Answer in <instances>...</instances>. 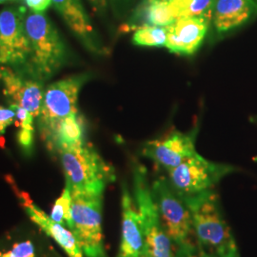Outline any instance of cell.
<instances>
[{
  "mask_svg": "<svg viewBox=\"0 0 257 257\" xmlns=\"http://www.w3.org/2000/svg\"><path fill=\"white\" fill-rule=\"evenodd\" d=\"M182 198L192 214L198 248L220 257H240L236 241L223 215L216 193L210 190Z\"/></svg>",
  "mask_w": 257,
  "mask_h": 257,
  "instance_id": "obj_1",
  "label": "cell"
},
{
  "mask_svg": "<svg viewBox=\"0 0 257 257\" xmlns=\"http://www.w3.org/2000/svg\"><path fill=\"white\" fill-rule=\"evenodd\" d=\"M25 30L30 55L24 74L44 83L67 64L68 48L44 13L27 12Z\"/></svg>",
  "mask_w": 257,
  "mask_h": 257,
  "instance_id": "obj_2",
  "label": "cell"
},
{
  "mask_svg": "<svg viewBox=\"0 0 257 257\" xmlns=\"http://www.w3.org/2000/svg\"><path fill=\"white\" fill-rule=\"evenodd\" d=\"M64 172L66 185L72 192L104 193L115 178V171L91 144L70 148L57 154Z\"/></svg>",
  "mask_w": 257,
  "mask_h": 257,
  "instance_id": "obj_3",
  "label": "cell"
},
{
  "mask_svg": "<svg viewBox=\"0 0 257 257\" xmlns=\"http://www.w3.org/2000/svg\"><path fill=\"white\" fill-rule=\"evenodd\" d=\"M133 193L147 257H174L173 243L152 195L147 168L139 162L133 165Z\"/></svg>",
  "mask_w": 257,
  "mask_h": 257,
  "instance_id": "obj_4",
  "label": "cell"
},
{
  "mask_svg": "<svg viewBox=\"0 0 257 257\" xmlns=\"http://www.w3.org/2000/svg\"><path fill=\"white\" fill-rule=\"evenodd\" d=\"M92 74L83 73L66 77L49 85L44 90L37 118L40 137L44 141L57 123L79 112L78 97L83 86L90 81Z\"/></svg>",
  "mask_w": 257,
  "mask_h": 257,
  "instance_id": "obj_5",
  "label": "cell"
},
{
  "mask_svg": "<svg viewBox=\"0 0 257 257\" xmlns=\"http://www.w3.org/2000/svg\"><path fill=\"white\" fill-rule=\"evenodd\" d=\"M151 191L167 234L175 248L196 246L192 239L194 232L191 211L168 178H156L151 183Z\"/></svg>",
  "mask_w": 257,
  "mask_h": 257,
  "instance_id": "obj_6",
  "label": "cell"
},
{
  "mask_svg": "<svg viewBox=\"0 0 257 257\" xmlns=\"http://www.w3.org/2000/svg\"><path fill=\"white\" fill-rule=\"evenodd\" d=\"M72 192V191H71ZM71 230L85 257H107L102 231L103 193L72 192Z\"/></svg>",
  "mask_w": 257,
  "mask_h": 257,
  "instance_id": "obj_7",
  "label": "cell"
},
{
  "mask_svg": "<svg viewBox=\"0 0 257 257\" xmlns=\"http://www.w3.org/2000/svg\"><path fill=\"white\" fill-rule=\"evenodd\" d=\"M235 166L210 161L198 153L168 171V180L181 197L213 190L227 175L238 172Z\"/></svg>",
  "mask_w": 257,
  "mask_h": 257,
  "instance_id": "obj_8",
  "label": "cell"
},
{
  "mask_svg": "<svg viewBox=\"0 0 257 257\" xmlns=\"http://www.w3.org/2000/svg\"><path fill=\"white\" fill-rule=\"evenodd\" d=\"M27 10L8 7L0 12V66L25 74L30 46L25 30Z\"/></svg>",
  "mask_w": 257,
  "mask_h": 257,
  "instance_id": "obj_9",
  "label": "cell"
},
{
  "mask_svg": "<svg viewBox=\"0 0 257 257\" xmlns=\"http://www.w3.org/2000/svg\"><path fill=\"white\" fill-rule=\"evenodd\" d=\"M197 127L188 133L174 131L163 138L145 142L141 148V155L168 172L197 154Z\"/></svg>",
  "mask_w": 257,
  "mask_h": 257,
  "instance_id": "obj_10",
  "label": "cell"
},
{
  "mask_svg": "<svg viewBox=\"0 0 257 257\" xmlns=\"http://www.w3.org/2000/svg\"><path fill=\"white\" fill-rule=\"evenodd\" d=\"M49 238L35 223L17 227L0 239V257H62Z\"/></svg>",
  "mask_w": 257,
  "mask_h": 257,
  "instance_id": "obj_11",
  "label": "cell"
},
{
  "mask_svg": "<svg viewBox=\"0 0 257 257\" xmlns=\"http://www.w3.org/2000/svg\"><path fill=\"white\" fill-rule=\"evenodd\" d=\"M52 5L87 51L97 56L110 54L109 48L102 41L81 0H52Z\"/></svg>",
  "mask_w": 257,
  "mask_h": 257,
  "instance_id": "obj_12",
  "label": "cell"
},
{
  "mask_svg": "<svg viewBox=\"0 0 257 257\" xmlns=\"http://www.w3.org/2000/svg\"><path fill=\"white\" fill-rule=\"evenodd\" d=\"M0 80L10 105L27 110L37 121L45 90L44 83L3 66H0Z\"/></svg>",
  "mask_w": 257,
  "mask_h": 257,
  "instance_id": "obj_13",
  "label": "cell"
},
{
  "mask_svg": "<svg viewBox=\"0 0 257 257\" xmlns=\"http://www.w3.org/2000/svg\"><path fill=\"white\" fill-rule=\"evenodd\" d=\"M211 29L207 17H186L167 26L166 49L175 55L192 56L202 46Z\"/></svg>",
  "mask_w": 257,
  "mask_h": 257,
  "instance_id": "obj_14",
  "label": "cell"
},
{
  "mask_svg": "<svg viewBox=\"0 0 257 257\" xmlns=\"http://www.w3.org/2000/svg\"><path fill=\"white\" fill-rule=\"evenodd\" d=\"M256 17L257 8L250 0H215L210 30L215 39H222Z\"/></svg>",
  "mask_w": 257,
  "mask_h": 257,
  "instance_id": "obj_15",
  "label": "cell"
},
{
  "mask_svg": "<svg viewBox=\"0 0 257 257\" xmlns=\"http://www.w3.org/2000/svg\"><path fill=\"white\" fill-rule=\"evenodd\" d=\"M122 228L116 257H147L146 244L140 227L137 207L127 184H122Z\"/></svg>",
  "mask_w": 257,
  "mask_h": 257,
  "instance_id": "obj_16",
  "label": "cell"
},
{
  "mask_svg": "<svg viewBox=\"0 0 257 257\" xmlns=\"http://www.w3.org/2000/svg\"><path fill=\"white\" fill-rule=\"evenodd\" d=\"M20 203L31 221L43 230L64 250L68 257H85L82 248L73 231L55 222L50 215L33 202L25 193L19 194Z\"/></svg>",
  "mask_w": 257,
  "mask_h": 257,
  "instance_id": "obj_17",
  "label": "cell"
},
{
  "mask_svg": "<svg viewBox=\"0 0 257 257\" xmlns=\"http://www.w3.org/2000/svg\"><path fill=\"white\" fill-rule=\"evenodd\" d=\"M44 142L47 148L55 154L65 149L84 145L86 143V136L82 115L77 112L61 120Z\"/></svg>",
  "mask_w": 257,
  "mask_h": 257,
  "instance_id": "obj_18",
  "label": "cell"
},
{
  "mask_svg": "<svg viewBox=\"0 0 257 257\" xmlns=\"http://www.w3.org/2000/svg\"><path fill=\"white\" fill-rule=\"evenodd\" d=\"M215 0H175L169 4L175 20L186 17H207L211 19Z\"/></svg>",
  "mask_w": 257,
  "mask_h": 257,
  "instance_id": "obj_19",
  "label": "cell"
},
{
  "mask_svg": "<svg viewBox=\"0 0 257 257\" xmlns=\"http://www.w3.org/2000/svg\"><path fill=\"white\" fill-rule=\"evenodd\" d=\"M132 42L139 47L161 48L167 43V27L144 26L133 32Z\"/></svg>",
  "mask_w": 257,
  "mask_h": 257,
  "instance_id": "obj_20",
  "label": "cell"
},
{
  "mask_svg": "<svg viewBox=\"0 0 257 257\" xmlns=\"http://www.w3.org/2000/svg\"><path fill=\"white\" fill-rule=\"evenodd\" d=\"M72 192L68 185H65L64 190L60 197L55 201L52 210L51 217L57 223L63 225L71 230L73 218H72Z\"/></svg>",
  "mask_w": 257,
  "mask_h": 257,
  "instance_id": "obj_21",
  "label": "cell"
},
{
  "mask_svg": "<svg viewBox=\"0 0 257 257\" xmlns=\"http://www.w3.org/2000/svg\"><path fill=\"white\" fill-rule=\"evenodd\" d=\"M17 113L13 108H5L0 105V136L4 135L6 130L16 122Z\"/></svg>",
  "mask_w": 257,
  "mask_h": 257,
  "instance_id": "obj_22",
  "label": "cell"
},
{
  "mask_svg": "<svg viewBox=\"0 0 257 257\" xmlns=\"http://www.w3.org/2000/svg\"><path fill=\"white\" fill-rule=\"evenodd\" d=\"M33 13H44L51 5L52 0H21Z\"/></svg>",
  "mask_w": 257,
  "mask_h": 257,
  "instance_id": "obj_23",
  "label": "cell"
},
{
  "mask_svg": "<svg viewBox=\"0 0 257 257\" xmlns=\"http://www.w3.org/2000/svg\"><path fill=\"white\" fill-rule=\"evenodd\" d=\"M197 251V245L190 248H175V250H174V257H196Z\"/></svg>",
  "mask_w": 257,
  "mask_h": 257,
  "instance_id": "obj_24",
  "label": "cell"
},
{
  "mask_svg": "<svg viewBox=\"0 0 257 257\" xmlns=\"http://www.w3.org/2000/svg\"><path fill=\"white\" fill-rule=\"evenodd\" d=\"M90 4L92 5V9L94 12L102 14L105 12L106 7H107V0H88Z\"/></svg>",
  "mask_w": 257,
  "mask_h": 257,
  "instance_id": "obj_25",
  "label": "cell"
},
{
  "mask_svg": "<svg viewBox=\"0 0 257 257\" xmlns=\"http://www.w3.org/2000/svg\"><path fill=\"white\" fill-rule=\"evenodd\" d=\"M196 257H220L218 256V255H216V254H213V253H209V252H205V251H203V250H200L199 248H198V251H197V254H196Z\"/></svg>",
  "mask_w": 257,
  "mask_h": 257,
  "instance_id": "obj_26",
  "label": "cell"
},
{
  "mask_svg": "<svg viewBox=\"0 0 257 257\" xmlns=\"http://www.w3.org/2000/svg\"><path fill=\"white\" fill-rule=\"evenodd\" d=\"M154 1H158V2H162V3L170 4V3H172V2H173V1H175V0H154Z\"/></svg>",
  "mask_w": 257,
  "mask_h": 257,
  "instance_id": "obj_27",
  "label": "cell"
},
{
  "mask_svg": "<svg viewBox=\"0 0 257 257\" xmlns=\"http://www.w3.org/2000/svg\"><path fill=\"white\" fill-rule=\"evenodd\" d=\"M9 1H13V0H0V4L6 3V2H9Z\"/></svg>",
  "mask_w": 257,
  "mask_h": 257,
  "instance_id": "obj_28",
  "label": "cell"
},
{
  "mask_svg": "<svg viewBox=\"0 0 257 257\" xmlns=\"http://www.w3.org/2000/svg\"><path fill=\"white\" fill-rule=\"evenodd\" d=\"M114 1H119V2H122V3H126V2H128L130 0H114Z\"/></svg>",
  "mask_w": 257,
  "mask_h": 257,
  "instance_id": "obj_29",
  "label": "cell"
},
{
  "mask_svg": "<svg viewBox=\"0 0 257 257\" xmlns=\"http://www.w3.org/2000/svg\"><path fill=\"white\" fill-rule=\"evenodd\" d=\"M250 1L253 3V5L257 8V0H250Z\"/></svg>",
  "mask_w": 257,
  "mask_h": 257,
  "instance_id": "obj_30",
  "label": "cell"
}]
</instances>
